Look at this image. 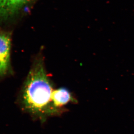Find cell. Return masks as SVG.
<instances>
[{
    "label": "cell",
    "mask_w": 134,
    "mask_h": 134,
    "mask_svg": "<svg viewBox=\"0 0 134 134\" xmlns=\"http://www.w3.org/2000/svg\"><path fill=\"white\" fill-rule=\"evenodd\" d=\"M12 38L10 33L0 31V77L12 71L10 51Z\"/></svg>",
    "instance_id": "2"
},
{
    "label": "cell",
    "mask_w": 134,
    "mask_h": 134,
    "mask_svg": "<svg viewBox=\"0 0 134 134\" xmlns=\"http://www.w3.org/2000/svg\"><path fill=\"white\" fill-rule=\"evenodd\" d=\"M32 0H0V18L8 19L15 15Z\"/></svg>",
    "instance_id": "3"
},
{
    "label": "cell",
    "mask_w": 134,
    "mask_h": 134,
    "mask_svg": "<svg viewBox=\"0 0 134 134\" xmlns=\"http://www.w3.org/2000/svg\"><path fill=\"white\" fill-rule=\"evenodd\" d=\"M52 101L53 107L59 114L62 112L64 106L69 102L75 103L77 102L71 92L65 88L54 89L52 94Z\"/></svg>",
    "instance_id": "4"
},
{
    "label": "cell",
    "mask_w": 134,
    "mask_h": 134,
    "mask_svg": "<svg viewBox=\"0 0 134 134\" xmlns=\"http://www.w3.org/2000/svg\"><path fill=\"white\" fill-rule=\"evenodd\" d=\"M54 89L45 69L43 57L39 55L34 61L22 87L21 100L23 107L43 121L47 116L58 115L52 101Z\"/></svg>",
    "instance_id": "1"
}]
</instances>
